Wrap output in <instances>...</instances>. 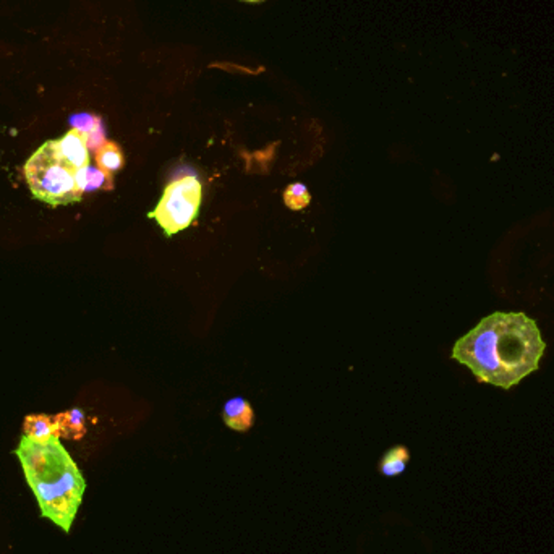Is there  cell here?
I'll use <instances>...</instances> for the list:
<instances>
[{"mask_svg":"<svg viewBox=\"0 0 554 554\" xmlns=\"http://www.w3.org/2000/svg\"><path fill=\"white\" fill-rule=\"evenodd\" d=\"M222 418L229 428L242 431V433L252 428L253 423H255L252 406L242 398H234L224 406Z\"/></svg>","mask_w":554,"mask_h":554,"instance_id":"obj_6","label":"cell"},{"mask_svg":"<svg viewBox=\"0 0 554 554\" xmlns=\"http://www.w3.org/2000/svg\"><path fill=\"white\" fill-rule=\"evenodd\" d=\"M33 196L51 206H62L82 201L83 193L76 185V172L60 157L54 140L45 141L23 167Z\"/></svg>","mask_w":554,"mask_h":554,"instance_id":"obj_3","label":"cell"},{"mask_svg":"<svg viewBox=\"0 0 554 554\" xmlns=\"http://www.w3.org/2000/svg\"><path fill=\"white\" fill-rule=\"evenodd\" d=\"M59 439L36 441L23 437L15 454L43 518L59 525L64 532H70L86 481Z\"/></svg>","mask_w":554,"mask_h":554,"instance_id":"obj_2","label":"cell"},{"mask_svg":"<svg viewBox=\"0 0 554 554\" xmlns=\"http://www.w3.org/2000/svg\"><path fill=\"white\" fill-rule=\"evenodd\" d=\"M95 156H96L97 167L111 176L122 169L126 164L122 149L114 141H106L103 146L97 149Z\"/></svg>","mask_w":554,"mask_h":554,"instance_id":"obj_10","label":"cell"},{"mask_svg":"<svg viewBox=\"0 0 554 554\" xmlns=\"http://www.w3.org/2000/svg\"><path fill=\"white\" fill-rule=\"evenodd\" d=\"M201 198H203V186L195 176L172 180L161 196V200L149 213L161 226L166 236L172 237L180 230L192 226L193 221L200 213Z\"/></svg>","mask_w":554,"mask_h":554,"instance_id":"obj_4","label":"cell"},{"mask_svg":"<svg viewBox=\"0 0 554 554\" xmlns=\"http://www.w3.org/2000/svg\"><path fill=\"white\" fill-rule=\"evenodd\" d=\"M311 195L303 184L288 185L284 192V203L292 211H302L310 205Z\"/></svg>","mask_w":554,"mask_h":554,"instance_id":"obj_12","label":"cell"},{"mask_svg":"<svg viewBox=\"0 0 554 554\" xmlns=\"http://www.w3.org/2000/svg\"><path fill=\"white\" fill-rule=\"evenodd\" d=\"M76 185L80 192H97V190H112L114 188V178L111 174L104 172L99 167H85L76 172Z\"/></svg>","mask_w":554,"mask_h":554,"instance_id":"obj_8","label":"cell"},{"mask_svg":"<svg viewBox=\"0 0 554 554\" xmlns=\"http://www.w3.org/2000/svg\"><path fill=\"white\" fill-rule=\"evenodd\" d=\"M23 437L47 441L51 438H60L57 417L49 415H28L23 421Z\"/></svg>","mask_w":554,"mask_h":554,"instance_id":"obj_7","label":"cell"},{"mask_svg":"<svg viewBox=\"0 0 554 554\" xmlns=\"http://www.w3.org/2000/svg\"><path fill=\"white\" fill-rule=\"evenodd\" d=\"M101 122H103V118L93 116V114H76V116L70 117L72 128L82 132L85 136H88L91 132H95Z\"/></svg>","mask_w":554,"mask_h":554,"instance_id":"obj_13","label":"cell"},{"mask_svg":"<svg viewBox=\"0 0 554 554\" xmlns=\"http://www.w3.org/2000/svg\"><path fill=\"white\" fill-rule=\"evenodd\" d=\"M545 350L535 319L522 311H495L454 344L451 357L478 383L508 391L539 368Z\"/></svg>","mask_w":554,"mask_h":554,"instance_id":"obj_1","label":"cell"},{"mask_svg":"<svg viewBox=\"0 0 554 554\" xmlns=\"http://www.w3.org/2000/svg\"><path fill=\"white\" fill-rule=\"evenodd\" d=\"M55 417H57V423H59L60 438L80 439V438L85 437V433H86V427H85L86 417L83 414V410H80V408H70L67 412L55 415Z\"/></svg>","mask_w":554,"mask_h":554,"instance_id":"obj_9","label":"cell"},{"mask_svg":"<svg viewBox=\"0 0 554 554\" xmlns=\"http://www.w3.org/2000/svg\"><path fill=\"white\" fill-rule=\"evenodd\" d=\"M55 149L60 157L75 170L85 169L89 166V149L86 146V136L72 128L67 135H64L59 140H54Z\"/></svg>","mask_w":554,"mask_h":554,"instance_id":"obj_5","label":"cell"},{"mask_svg":"<svg viewBox=\"0 0 554 554\" xmlns=\"http://www.w3.org/2000/svg\"><path fill=\"white\" fill-rule=\"evenodd\" d=\"M410 460V452L406 446H394L386 452L385 458L379 462V473L385 477H399L406 472L407 464Z\"/></svg>","mask_w":554,"mask_h":554,"instance_id":"obj_11","label":"cell"},{"mask_svg":"<svg viewBox=\"0 0 554 554\" xmlns=\"http://www.w3.org/2000/svg\"><path fill=\"white\" fill-rule=\"evenodd\" d=\"M245 2H259V0H245Z\"/></svg>","mask_w":554,"mask_h":554,"instance_id":"obj_14","label":"cell"}]
</instances>
